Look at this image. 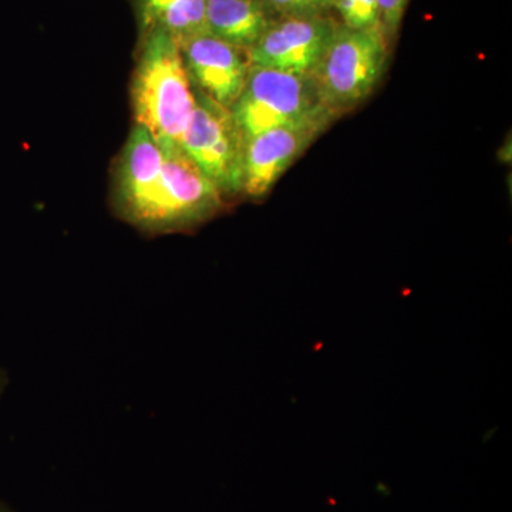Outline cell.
Returning <instances> with one entry per match:
<instances>
[{
  "mask_svg": "<svg viewBox=\"0 0 512 512\" xmlns=\"http://www.w3.org/2000/svg\"><path fill=\"white\" fill-rule=\"evenodd\" d=\"M328 124V121H312L276 127L245 140L239 194L254 200L265 197Z\"/></svg>",
  "mask_w": 512,
  "mask_h": 512,
  "instance_id": "ba28073f",
  "label": "cell"
},
{
  "mask_svg": "<svg viewBox=\"0 0 512 512\" xmlns=\"http://www.w3.org/2000/svg\"><path fill=\"white\" fill-rule=\"evenodd\" d=\"M9 377L6 370L3 369V366L0 365V402H2L3 394L6 392V387H8Z\"/></svg>",
  "mask_w": 512,
  "mask_h": 512,
  "instance_id": "9a60e30c",
  "label": "cell"
},
{
  "mask_svg": "<svg viewBox=\"0 0 512 512\" xmlns=\"http://www.w3.org/2000/svg\"><path fill=\"white\" fill-rule=\"evenodd\" d=\"M379 2L380 19L384 28L390 33L396 32L402 22L407 0H377Z\"/></svg>",
  "mask_w": 512,
  "mask_h": 512,
  "instance_id": "5bb4252c",
  "label": "cell"
},
{
  "mask_svg": "<svg viewBox=\"0 0 512 512\" xmlns=\"http://www.w3.org/2000/svg\"><path fill=\"white\" fill-rule=\"evenodd\" d=\"M258 0H207V30L222 42L248 52L269 29Z\"/></svg>",
  "mask_w": 512,
  "mask_h": 512,
  "instance_id": "30bf717a",
  "label": "cell"
},
{
  "mask_svg": "<svg viewBox=\"0 0 512 512\" xmlns=\"http://www.w3.org/2000/svg\"><path fill=\"white\" fill-rule=\"evenodd\" d=\"M130 96L136 126L158 144L183 143L195 93L177 39L160 30L144 33Z\"/></svg>",
  "mask_w": 512,
  "mask_h": 512,
  "instance_id": "6da1fadb",
  "label": "cell"
},
{
  "mask_svg": "<svg viewBox=\"0 0 512 512\" xmlns=\"http://www.w3.org/2000/svg\"><path fill=\"white\" fill-rule=\"evenodd\" d=\"M346 28L363 30L380 26V9L377 0H335Z\"/></svg>",
  "mask_w": 512,
  "mask_h": 512,
  "instance_id": "7c38bea8",
  "label": "cell"
},
{
  "mask_svg": "<svg viewBox=\"0 0 512 512\" xmlns=\"http://www.w3.org/2000/svg\"><path fill=\"white\" fill-rule=\"evenodd\" d=\"M192 87L231 109L247 84V52L222 42L210 33L180 43Z\"/></svg>",
  "mask_w": 512,
  "mask_h": 512,
  "instance_id": "9c48e42d",
  "label": "cell"
},
{
  "mask_svg": "<svg viewBox=\"0 0 512 512\" xmlns=\"http://www.w3.org/2000/svg\"><path fill=\"white\" fill-rule=\"evenodd\" d=\"M143 33L160 30L178 42L204 35L207 0H136Z\"/></svg>",
  "mask_w": 512,
  "mask_h": 512,
  "instance_id": "8fae6325",
  "label": "cell"
},
{
  "mask_svg": "<svg viewBox=\"0 0 512 512\" xmlns=\"http://www.w3.org/2000/svg\"><path fill=\"white\" fill-rule=\"evenodd\" d=\"M386 60L382 26L363 30L336 28L312 74L323 106L336 116L362 103L382 79Z\"/></svg>",
  "mask_w": 512,
  "mask_h": 512,
  "instance_id": "3957f363",
  "label": "cell"
},
{
  "mask_svg": "<svg viewBox=\"0 0 512 512\" xmlns=\"http://www.w3.org/2000/svg\"><path fill=\"white\" fill-rule=\"evenodd\" d=\"M335 26L328 20L289 18L271 25L247 55L251 66L311 76L328 49Z\"/></svg>",
  "mask_w": 512,
  "mask_h": 512,
  "instance_id": "52a82bcc",
  "label": "cell"
},
{
  "mask_svg": "<svg viewBox=\"0 0 512 512\" xmlns=\"http://www.w3.org/2000/svg\"><path fill=\"white\" fill-rule=\"evenodd\" d=\"M194 93V114L181 146L222 195L239 194L244 137L231 110L198 90Z\"/></svg>",
  "mask_w": 512,
  "mask_h": 512,
  "instance_id": "5b68a950",
  "label": "cell"
},
{
  "mask_svg": "<svg viewBox=\"0 0 512 512\" xmlns=\"http://www.w3.org/2000/svg\"><path fill=\"white\" fill-rule=\"evenodd\" d=\"M289 18H313L335 6V0H266Z\"/></svg>",
  "mask_w": 512,
  "mask_h": 512,
  "instance_id": "4fadbf2b",
  "label": "cell"
},
{
  "mask_svg": "<svg viewBox=\"0 0 512 512\" xmlns=\"http://www.w3.org/2000/svg\"><path fill=\"white\" fill-rule=\"evenodd\" d=\"M244 140L276 127L332 121L311 76L251 66L247 84L231 107Z\"/></svg>",
  "mask_w": 512,
  "mask_h": 512,
  "instance_id": "7a4b0ae2",
  "label": "cell"
},
{
  "mask_svg": "<svg viewBox=\"0 0 512 512\" xmlns=\"http://www.w3.org/2000/svg\"><path fill=\"white\" fill-rule=\"evenodd\" d=\"M163 165L160 144L134 127L117 161L114 205L120 218L150 235H164Z\"/></svg>",
  "mask_w": 512,
  "mask_h": 512,
  "instance_id": "277c9868",
  "label": "cell"
},
{
  "mask_svg": "<svg viewBox=\"0 0 512 512\" xmlns=\"http://www.w3.org/2000/svg\"><path fill=\"white\" fill-rule=\"evenodd\" d=\"M0 512H15L12 510V508H9L8 505L3 504L2 501H0Z\"/></svg>",
  "mask_w": 512,
  "mask_h": 512,
  "instance_id": "2e32d148",
  "label": "cell"
},
{
  "mask_svg": "<svg viewBox=\"0 0 512 512\" xmlns=\"http://www.w3.org/2000/svg\"><path fill=\"white\" fill-rule=\"evenodd\" d=\"M164 165V235L200 227L222 210L221 191L181 144H160Z\"/></svg>",
  "mask_w": 512,
  "mask_h": 512,
  "instance_id": "8992f818",
  "label": "cell"
}]
</instances>
